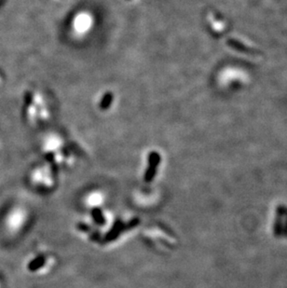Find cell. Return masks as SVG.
Masks as SVG:
<instances>
[{"instance_id":"cell-1","label":"cell","mask_w":287,"mask_h":288,"mask_svg":"<svg viewBox=\"0 0 287 288\" xmlns=\"http://www.w3.org/2000/svg\"><path fill=\"white\" fill-rule=\"evenodd\" d=\"M26 221V213L22 207H13L8 212L4 220V225L9 233L18 232Z\"/></svg>"},{"instance_id":"cell-2","label":"cell","mask_w":287,"mask_h":288,"mask_svg":"<svg viewBox=\"0 0 287 288\" xmlns=\"http://www.w3.org/2000/svg\"><path fill=\"white\" fill-rule=\"evenodd\" d=\"M161 163V156L158 152H151L148 157V167L145 174V180L151 182L156 174V170Z\"/></svg>"},{"instance_id":"cell-3","label":"cell","mask_w":287,"mask_h":288,"mask_svg":"<svg viewBox=\"0 0 287 288\" xmlns=\"http://www.w3.org/2000/svg\"><path fill=\"white\" fill-rule=\"evenodd\" d=\"M284 218L282 216H275L274 223H273V234L276 238H280L283 235V229H284Z\"/></svg>"},{"instance_id":"cell-4","label":"cell","mask_w":287,"mask_h":288,"mask_svg":"<svg viewBox=\"0 0 287 288\" xmlns=\"http://www.w3.org/2000/svg\"><path fill=\"white\" fill-rule=\"evenodd\" d=\"M113 101V95L111 94H107L104 95L103 99L101 102V109H109L111 105V103Z\"/></svg>"},{"instance_id":"cell-5","label":"cell","mask_w":287,"mask_h":288,"mask_svg":"<svg viewBox=\"0 0 287 288\" xmlns=\"http://www.w3.org/2000/svg\"><path fill=\"white\" fill-rule=\"evenodd\" d=\"M93 218L94 221L99 225H103L105 223V218L102 214L101 210H99V209H93Z\"/></svg>"},{"instance_id":"cell-6","label":"cell","mask_w":287,"mask_h":288,"mask_svg":"<svg viewBox=\"0 0 287 288\" xmlns=\"http://www.w3.org/2000/svg\"><path fill=\"white\" fill-rule=\"evenodd\" d=\"M44 262H45V260H44V258L43 257H39V258H37L32 264H30V270L32 271H35V270H37V269H39L42 265L44 264Z\"/></svg>"},{"instance_id":"cell-7","label":"cell","mask_w":287,"mask_h":288,"mask_svg":"<svg viewBox=\"0 0 287 288\" xmlns=\"http://www.w3.org/2000/svg\"><path fill=\"white\" fill-rule=\"evenodd\" d=\"M282 237L287 238V216L284 218V229H283V235Z\"/></svg>"},{"instance_id":"cell-8","label":"cell","mask_w":287,"mask_h":288,"mask_svg":"<svg viewBox=\"0 0 287 288\" xmlns=\"http://www.w3.org/2000/svg\"><path fill=\"white\" fill-rule=\"evenodd\" d=\"M0 288H2V287H1V283H0Z\"/></svg>"}]
</instances>
